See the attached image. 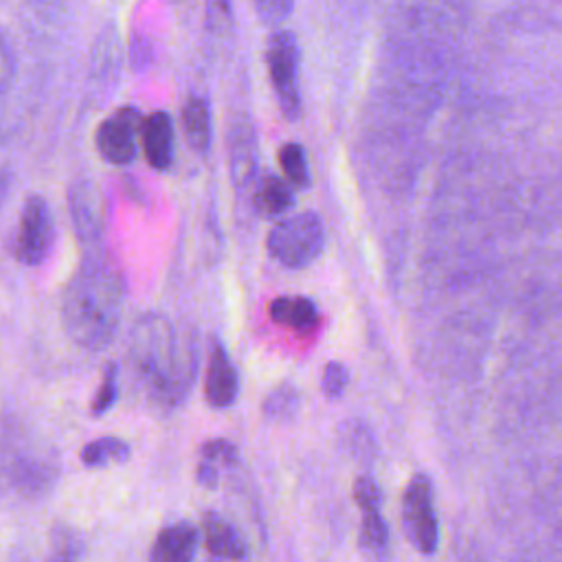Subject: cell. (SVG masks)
Wrapping results in <instances>:
<instances>
[{"mask_svg": "<svg viewBox=\"0 0 562 562\" xmlns=\"http://www.w3.org/2000/svg\"><path fill=\"white\" fill-rule=\"evenodd\" d=\"M237 446L228 439H209L206 443H202L200 448V461H206L211 465H215L217 470L224 465H235L237 463Z\"/></svg>", "mask_w": 562, "mask_h": 562, "instance_id": "24", "label": "cell"}, {"mask_svg": "<svg viewBox=\"0 0 562 562\" xmlns=\"http://www.w3.org/2000/svg\"><path fill=\"white\" fill-rule=\"evenodd\" d=\"M213 562H217V560H213Z\"/></svg>", "mask_w": 562, "mask_h": 562, "instance_id": "32", "label": "cell"}, {"mask_svg": "<svg viewBox=\"0 0 562 562\" xmlns=\"http://www.w3.org/2000/svg\"><path fill=\"white\" fill-rule=\"evenodd\" d=\"M202 536L206 549L220 560L241 562L248 558V544L244 536L217 512H206L202 516Z\"/></svg>", "mask_w": 562, "mask_h": 562, "instance_id": "13", "label": "cell"}, {"mask_svg": "<svg viewBox=\"0 0 562 562\" xmlns=\"http://www.w3.org/2000/svg\"><path fill=\"white\" fill-rule=\"evenodd\" d=\"M119 400V367L114 362H108L105 369H103V375H101V382H99V389L92 397V404H90V413L94 417H101L105 415Z\"/></svg>", "mask_w": 562, "mask_h": 562, "instance_id": "23", "label": "cell"}, {"mask_svg": "<svg viewBox=\"0 0 562 562\" xmlns=\"http://www.w3.org/2000/svg\"><path fill=\"white\" fill-rule=\"evenodd\" d=\"M195 481H198L202 487L213 490V487H217V483H220V470H217L215 465L206 463V461H200L198 468H195Z\"/></svg>", "mask_w": 562, "mask_h": 562, "instance_id": "30", "label": "cell"}, {"mask_svg": "<svg viewBox=\"0 0 562 562\" xmlns=\"http://www.w3.org/2000/svg\"><path fill=\"white\" fill-rule=\"evenodd\" d=\"M402 522L406 538L411 544L424 553L432 555L439 544V522L435 514V503H432V485L426 474H415L402 498Z\"/></svg>", "mask_w": 562, "mask_h": 562, "instance_id": "5", "label": "cell"}, {"mask_svg": "<svg viewBox=\"0 0 562 562\" xmlns=\"http://www.w3.org/2000/svg\"><path fill=\"white\" fill-rule=\"evenodd\" d=\"M140 149L151 169L167 171L171 167L176 134H173V121L167 112L156 110L143 119Z\"/></svg>", "mask_w": 562, "mask_h": 562, "instance_id": "11", "label": "cell"}, {"mask_svg": "<svg viewBox=\"0 0 562 562\" xmlns=\"http://www.w3.org/2000/svg\"><path fill=\"white\" fill-rule=\"evenodd\" d=\"M228 171L237 193L257 184V136L248 119H237L228 132Z\"/></svg>", "mask_w": 562, "mask_h": 562, "instance_id": "9", "label": "cell"}, {"mask_svg": "<svg viewBox=\"0 0 562 562\" xmlns=\"http://www.w3.org/2000/svg\"><path fill=\"white\" fill-rule=\"evenodd\" d=\"M184 140L195 154H206L211 147V110L202 97H191L182 108Z\"/></svg>", "mask_w": 562, "mask_h": 562, "instance_id": "16", "label": "cell"}, {"mask_svg": "<svg viewBox=\"0 0 562 562\" xmlns=\"http://www.w3.org/2000/svg\"><path fill=\"white\" fill-rule=\"evenodd\" d=\"M55 235L53 213L42 195H29L22 213H20V226L15 235V259L24 266H37L46 259L50 244Z\"/></svg>", "mask_w": 562, "mask_h": 562, "instance_id": "7", "label": "cell"}, {"mask_svg": "<svg viewBox=\"0 0 562 562\" xmlns=\"http://www.w3.org/2000/svg\"><path fill=\"white\" fill-rule=\"evenodd\" d=\"M125 285L114 261L101 246L88 248L61 292L66 336L86 351L105 349L119 334Z\"/></svg>", "mask_w": 562, "mask_h": 562, "instance_id": "2", "label": "cell"}, {"mask_svg": "<svg viewBox=\"0 0 562 562\" xmlns=\"http://www.w3.org/2000/svg\"><path fill=\"white\" fill-rule=\"evenodd\" d=\"M198 538L200 533L193 522L178 520L156 536L149 562H193Z\"/></svg>", "mask_w": 562, "mask_h": 562, "instance_id": "12", "label": "cell"}, {"mask_svg": "<svg viewBox=\"0 0 562 562\" xmlns=\"http://www.w3.org/2000/svg\"><path fill=\"white\" fill-rule=\"evenodd\" d=\"M270 318L294 331H310L318 325V307L310 296L281 294L270 303Z\"/></svg>", "mask_w": 562, "mask_h": 562, "instance_id": "14", "label": "cell"}, {"mask_svg": "<svg viewBox=\"0 0 562 562\" xmlns=\"http://www.w3.org/2000/svg\"><path fill=\"white\" fill-rule=\"evenodd\" d=\"M294 204V191L292 187L274 176V173H263L257 178V184L252 189V206L259 215L263 217H281L285 215Z\"/></svg>", "mask_w": 562, "mask_h": 562, "instance_id": "15", "label": "cell"}, {"mask_svg": "<svg viewBox=\"0 0 562 562\" xmlns=\"http://www.w3.org/2000/svg\"><path fill=\"white\" fill-rule=\"evenodd\" d=\"M279 165L285 176V182L296 189H307L312 182L307 156L301 143H283L279 149Z\"/></svg>", "mask_w": 562, "mask_h": 562, "instance_id": "21", "label": "cell"}, {"mask_svg": "<svg viewBox=\"0 0 562 562\" xmlns=\"http://www.w3.org/2000/svg\"><path fill=\"white\" fill-rule=\"evenodd\" d=\"M239 375L237 369L224 349L222 342L211 345L206 378H204V397L213 408H228L237 400Z\"/></svg>", "mask_w": 562, "mask_h": 562, "instance_id": "10", "label": "cell"}, {"mask_svg": "<svg viewBox=\"0 0 562 562\" xmlns=\"http://www.w3.org/2000/svg\"><path fill=\"white\" fill-rule=\"evenodd\" d=\"M347 384H349V369L342 362L331 360L323 367L321 391L325 397H329V400L342 397V393L347 391Z\"/></svg>", "mask_w": 562, "mask_h": 562, "instance_id": "25", "label": "cell"}, {"mask_svg": "<svg viewBox=\"0 0 562 562\" xmlns=\"http://www.w3.org/2000/svg\"><path fill=\"white\" fill-rule=\"evenodd\" d=\"M353 501L358 503V507H360L362 512H367V509H380V503H382L380 487H378V483H375L369 474H360V476L353 481Z\"/></svg>", "mask_w": 562, "mask_h": 562, "instance_id": "27", "label": "cell"}, {"mask_svg": "<svg viewBox=\"0 0 562 562\" xmlns=\"http://www.w3.org/2000/svg\"><path fill=\"white\" fill-rule=\"evenodd\" d=\"M121 68V46H119V35L112 26H105L101 35L94 42V53H92V79L94 81H105L112 83L119 75Z\"/></svg>", "mask_w": 562, "mask_h": 562, "instance_id": "17", "label": "cell"}, {"mask_svg": "<svg viewBox=\"0 0 562 562\" xmlns=\"http://www.w3.org/2000/svg\"><path fill=\"white\" fill-rule=\"evenodd\" d=\"M127 360L136 384L158 411L180 406L195 380L198 347L191 331H180L165 314H143L130 334Z\"/></svg>", "mask_w": 562, "mask_h": 562, "instance_id": "1", "label": "cell"}, {"mask_svg": "<svg viewBox=\"0 0 562 562\" xmlns=\"http://www.w3.org/2000/svg\"><path fill=\"white\" fill-rule=\"evenodd\" d=\"M11 70H13V66H11L9 53H7V48L0 44V83L11 77Z\"/></svg>", "mask_w": 562, "mask_h": 562, "instance_id": "31", "label": "cell"}, {"mask_svg": "<svg viewBox=\"0 0 562 562\" xmlns=\"http://www.w3.org/2000/svg\"><path fill=\"white\" fill-rule=\"evenodd\" d=\"M340 439H342L345 450L349 454H353L356 459H360L362 463H371L378 454L375 439H373L371 430L360 419L345 422L340 428Z\"/></svg>", "mask_w": 562, "mask_h": 562, "instance_id": "22", "label": "cell"}, {"mask_svg": "<svg viewBox=\"0 0 562 562\" xmlns=\"http://www.w3.org/2000/svg\"><path fill=\"white\" fill-rule=\"evenodd\" d=\"M143 119L145 116L132 105L119 108L108 119H103L94 136L99 156L116 167L134 162L140 147Z\"/></svg>", "mask_w": 562, "mask_h": 562, "instance_id": "6", "label": "cell"}, {"mask_svg": "<svg viewBox=\"0 0 562 562\" xmlns=\"http://www.w3.org/2000/svg\"><path fill=\"white\" fill-rule=\"evenodd\" d=\"M301 408V395L292 382L274 386L261 402V413L270 422H290Z\"/></svg>", "mask_w": 562, "mask_h": 562, "instance_id": "20", "label": "cell"}, {"mask_svg": "<svg viewBox=\"0 0 562 562\" xmlns=\"http://www.w3.org/2000/svg\"><path fill=\"white\" fill-rule=\"evenodd\" d=\"M266 66L270 86L277 94L281 114L288 121H299L301 103V46L290 29H277L266 46Z\"/></svg>", "mask_w": 562, "mask_h": 562, "instance_id": "4", "label": "cell"}, {"mask_svg": "<svg viewBox=\"0 0 562 562\" xmlns=\"http://www.w3.org/2000/svg\"><path fill=\"white\" fill-rule=\"evenodd\" d=\"M257 18L266 26H281L294 11V0H250Z\"/></svg>", "mask_w": 562, "mask_h": 562, "instance_id": "26", "label": "cell"}, {"mask_svg": "<svg viewBox=\"0 0 562 562\" xmlns=\"http://www.w3.org/2000/svg\"><path fill=\"white\" fill-rule=\"evenodd\" d=\"M68 213L77 233V239L97 248L103 233V198L90 178H79L68 187Z\"/></svg>", "mask_w": 562, "mask_h": 562, "instance_id": "8", "label": "cell"}, {"mask_svg": "<svg viewBox=\"0 0 562 562\" xmlns=\"http://www.w3.org/2000/svg\"><path fill=\"white\" fill-rule=\"evenodd\" d=\"M325 246V226L318 213L303 211L281 217L266 237L270 257L288 270H303L318 259Z\"/></svg>", "mask_w": 562, "mask_h": 562, "instance_id": "3", "label": "cell"}, {"mask_svg": "<svg viewBox=\"0 0 562 562\" xmlns=\"http://www.w3.org/2000/svg\"><path fill=\"white\" fill-rule=\"evenodd\" d=\"M81 542L72 533H64L55 538L50 553L42 562H79Z\"/></svg>", "mask_w": 562, "mask_h": 562, "instance_id": "29", "label": "cell"}, {"mask_svg": "<svg viewBox=\"0 0 562 562\" xmlns=\"http://www.w3.org/2000/svg\"><path fill=\"white\" fill-rule=\"evenodd\" d=\"M130 454H132V450L125 439L99 437L81 448L79 459L86 468H105V465H114V463H125L130 459Z\"/></svg>", "mask_w": 562, "mask_h": 562, "instance_id": "18", "label": "cell"}, {"mask_svg": "<svg viewBox=\"0 0 562 562\" xmlns=\"http://www.w3.org/2000/svg\"><path fill=\"white\" fill-rule=\"evenodd\" d=\"M360 549L375 562H382L389 551V525L382 518L380 509L362 512V525L358 536Z\"/></svg>", "mask_w": 562, "mask_h": 562, "instance_id": "19", "label": "cell"}, {"mask_svg": "<svg viewBox=\"0 0 562 562\" xmlns=\"http://www.w3.org/2000/svg\"><path fill=\"white\" fill-rule=\"evenodd\" d=\"M206 24L213 33H226L233 24V2L231 0H206Z\"/></svg>", "mask_w": 562, "mask_h": 562, "instance_id": "28", "label": "cell"}]
</instances>
